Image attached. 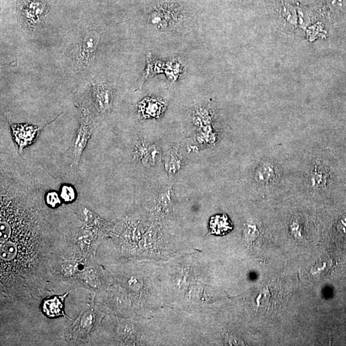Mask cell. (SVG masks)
<instances>
[{"label":"cell","instance_id":"cell-6","mask_svg":"<svg viewBox=\"0 0 346 346\" xmlns=\"http://www.w3.org/2000/svg\"><path fill=\"white\" fill-rule=\"evenodd\" d=\"M14 144L21 153L36 139L39 132L44 127H37L30 123H9Z\"/></svg>","mask_w":346,"mask_h":346},{"label":"cell","instance_id":"cell-9","mask_svg":"<svg viewBox=\"0 0 346 346\" xmlns=\"http://www.w3.org/2000/svg\"><path fill=\"white\" fill-rule=\"evenodd\" d=\"M134 158L144 166L151 167L157 164L160 160V148L156 144H150L146 141H140L134 149Z\"/></svg>","mask_w":346,"mask_h":346},{"label":"cell","instance_id":"cell-20","mask_svg":"<svg viewBox=\"0 0 346 346\" xmlns=\"http://www.w3.org/2000/svg\"><path fill=\"white\" fill-rule=\"evenodd\" d=\"M61 196L63 201L68 205L75 201L77 193L75 188L71 185L62 184Z\"/></svg>","mask_w":346,"mask_h":346},{"label":"cell","instance_id":"cell-5","mask_svg":"<svg viewBox=\"0 0 346 346\" xmlns=\"http://www.w3.org/2000/svg\"><path fill=\"white\" fill-rule=\"evenodd\" d=\"M95 118L93 113L88 108L82 106L80 112V125L70 146L72 166L76 167L79 165L82 153L95 129Z\"/></svg>","mask_w":346,"mask_h":346},{"label":"cell","instance_id":"cell-8","mask_svg":"<svg viewBox=\"0 0 346 346\" xmlns=\"http://www.w3.org/2000/svg\"><path fill=\"white\" fill-rule=\"evenodd\" d=\"M99 41V35L95 32H88L84 35L77 56V65L80 68L87 67L94 61Z\"/></svg>","mask_w":346,"mask_h":346},{"label":"cell","instance_id":"cell-13","mask_svg":"<svg viewBox=\"0 0 346 346\" xmlns=\"http://www.w3.org/2000/svg\"><path fill=\"white\" fill-rule=\"evenodd\" d=\"M277 179L276 167L271 163H263L255 173V180L262 186H269L274 183Z\"/></svg>","mask_w":346,"mask_h":346},{"label":"cell","instance_id":"cell-14","mask_svg":"<svg viewBox=\"0 0 346 346\" xmlns=\"http://www.w3.org/2000/svg\"><path fill=\"white\" fill-rule=\"evenodd\" d=\"M184 158L181 153L177 148L172 149L170 151L169 158L165 163L166 169L169 177L176 176L177 173L183 167Z\"/></svg>","mask_w":346,"mask_h":346},{"label":"cell","instance_id":"cell-3","mask_svg":"<svg viewBox=\"0 0 346 346\" xmlns=\"http://www.w3.org/2000/svg\"><path fill=\"white\" fill-rule=\"evenodd\" d=\"M82 221L73 226L66 234L62 258L81 260L96 257L97 248L107 234Z\"/></svg>","mask_w":346,"mask_h":346},{"label":"cell","instance_id":"cell-15","mask_svg":"<svg viewBox=\"0 0 346 346\" xmlns=\"http://www.w3.org/2000/svg\"><path fill=\"white\" fill-rule=\"evenodd\" d=\"M173 188L171 185L165 187L158 194L156 200V208L160 212H168L172 205Z\"/></svg>","mask_w":346,"mask_h":346},{"label":"cell","instance_id":"cell-16","mask_svg":"<svg viewBox=\"0 0 346 346\" xmlns=\"http://www.w3.org/2000/svg\"><path fill=\"white\" fill-rule=\"evenodd\" d=\"M165 63L160 61H155L149 53L147 56V65L141 85L149 78L159 73H164Z\"/></svg>","mask_w":346,"mask_h":346},{"label":"cell","instance_id":"cell-2","mask_svg":"<svg viewBox=\"0 0 346 346\" xmlns=\"http://www.w3.org/2000/svg\"><path fill=\"white\" fill-rule=\"evenodd\" d=\"M54 280L66 281L101 293L109 286L107 274L96 257L81 260L62 258L52 269Z\"/></svg>","mask_w":346,"mask_h":346},{"label":"cell","instance_id":"cell-17","mask_svg":"<svg viewBox=\"0 0 346 346\" xmlns=\"http://www.w3.org/2000/svg\"><path fill=\"white\" fill-rule=\"evenodd\" d=\"M183 72V63L179 59H173L165 63L164 73L170 82H176Z\"/></svg>","mask_w":346,"mask_h":346},{"label":"cell","instance_id":"cell-18","mask_svg":"<svg viewBox=\"0 0 346 346\" xmlns=\"http://www.w3.org/2000/svg\"><path fill=\"white\" fill-rule=\"evenodd\" d=\"M232 228L231 222L225 215H217L211 220L210 229L213 234L222 236L227 234Z\"/></svg>","mask_w":346,"mask_h":346},{"label":"cell","instance_id":"cell-10","mask_svg":"<svg viewBox=\"0 0 346 346\" xmlns=\"http://www.w3.org/2000/svg\"><path fill=\"white\" fill-rule=\"evenodd\" d=\"M166 106L162 99L148 96L139 103L138 113L144 119H156L163 114Z\"/></svg>","mask_w":346,"mask_h":346},{"label":"cell","instance_id":"cell-1","mask_svg":"<svg viewBox=\"0 0 346 346\" xmlns=\"http://www.w3.org/2000/svg\"><path fill=\"white\" fill-rule=\"evenodd\" d=\"M0 162L1 296L27 303L51 291V270L73 226L65 225L72 211L47 203L53 177L44 168L3 153Z\"/></svg>","mask_w":346,"mask_h":346},{"label":"cell","instance_id":"cell-7","mask_svg":"<svg viewBox=\"0 0 346 346\" xmlns=\"http://www.w3.org/2000/svg\"><path fill=\"white\" fill-rule=\"evenodd\" d=\"M92 99L99 113L106 114L112 111L113 102V90L106 82L96 80L92 82Z\"/></svg>","mask_w":346,"mask_h":346},{"label":"cell","instance_id":"cell-12","mask_svg":"<svg viewBox=\"0 0 346 346\" xmlns=\"http://www.w3.org/2000/svg\"><path fill=\"white\" fill-rule=\"evenodd\" d=\"M24 9L22 11V16L25 24L29 28H33L35 26L39 24L40 21L44 16L46 8L43 4L39 2H30L25 5Z\"/></svg>","mask_w":346,"mask_h":346},{"label":"cell","instance_id":"cell-11","mask_svg":"<svg viewBox=\"0 0 346 346\" xmlns=\"http://www.w3.org/2000/svg\"><path fill=\"white\" fill-rule=\"evenodd\" d=\"M68 293L63 296H53L45 298L42 302V312L49 318H57L66 316L65 312V300Z\"/></svg>","mask_w":346,"mask_h":346},{"label":"cell","instance_id":"cell-4","mask_svg":"<svg viewBox=\"0 0 346 346\" xmlns=\"http://www.w3.org/2000/svg\"><path fill=\"white\" fill-rule=\"evenodd\" d=\"M103 312L96 305L85 307L74 324L66 331V338L69 342H82L88 340L100 326Z\"/></svg>","mask_w":346,"mask_h":346},{"label":"cell","instance_id":"cell-19","mask_svg":"<svg viewBox=\"0 0 346 346\" xmlns=\"http://www.w3.org/2000/svg\"><path fill=\"white\" fill-rule=\"evenodd\" d=\"M327 173L325 169L321 165H316L312 170L309 179V184L312 188L319 189L326 184Z\"/></svg>","mask_w":346,"mask_h":346}]
</instances>
